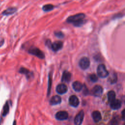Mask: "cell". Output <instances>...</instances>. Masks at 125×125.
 I'll return each instance as SVG.
<instances>
[{"mask_svg": "<svg viewBox=\"0 0 125 125\" xmlns=\"http://www.w3.org/2000/svg\"><path fill=\"white\" fill-rule=\"evenodd\" d=\"M85 15L83 13H79L69 17L67 22L73 24L74 26L79 27L84 25L85 23Z\"/></svg>", "mask_w": 125, "mask_h": 125, "instance_id": "obj_1", "label": "cell"}, {"mask_svg": "<svg viewBox=\"0 0 125 125\" xmlns=\"http://www.w3.org/2000/svg\"><path fill=\"white\" fill-rule=\"evenodd\" d=\"M28 52L30 54L33 55L41 59H43L45 58L44 53L38 48L35 47H32L30 48L28 50Z\"/></svg>", "mask_w": 125, "mask_h": 125, "instance_id": "obj_2", "label": "cell"}, {"mask_svg": "<svg viewBox=\"0 0 125 125\" xmlns=\"http://www.w3.org/2000/svg\"><path fill=\"white\" fill-rule=\"evenodd\" d=\"M97 73L98 75L101 78H106L109 74L105 66L103 64L98 66L97 67Z\"/></svg>", "mask_w": 125, "mask_h": 125, "instance_id": "obj_3", "label": "cell"}, {"mask_svg": "<svg viewBox=\"0 0 125 125\" xmlns=\"http://www.w3.org/2000/svg\"><path fill=\"white\" fill-rule=\"evenodd\" d=\"M79 65L82 69H86L90 66V61L87 57H83L80 60Z\"/></svg>", "mask_w": 125, "mask_h": 125, "instance_id": "obj_4", "label": "cell"}, {"mask_svg": "<svg viewBox=\"0 0 125 125\" xmlns=\"http://www.w3.org/2000/svg\"><path fill=\"white\" fill-rule=\"evenodd\" d=\"M63 47V43L62 42L60 41H57L54 42V43L51 44V45L50 48H51L53 51L56 52L61 50Z\"/></svg>", "mask_w": 125, "mask_h": 125, "instance_id": "obj_5", "label": "cell"}, {"mask_svg": "<svg viewBox=\"0 0 125 125\" xmlns=\"http://www.w3.org/2000/svg\"><path fill=\"white\" fill-rule=\"evenodd\" d=\"M68 113L66 111H60L56 113L55 115L56 118L59 121L67 120L68 118Z\"/></svg>", "mask_w": 125, "mask_h": 125, "instance_id": "obj_6", "label": "cell"}, {"mask_svg": "<svg viewBox=\"0 0 125 125\" xmlns=\"http://www.w3.org/2000/svg\"><path fill=\"white\" fill-rule=\"evenodd\" d=\"M84 117V112L83 110H81L79 112V113L76 116L74 119V124L76 125H81Z\"/></svg>", "mask_w": 125, "mask_h": 125, "instance_id": "obj_7", "label": "cell"}, {"mask_svg": "<svg viewBox=\"0 0 125 125\" xmlns=\"http://www.w3.org/2000/svg\"><path fill=\"white\" fill-rule=\"evenodd\" d=\"M68 90L67 86L64 84H60L57 86L56 92L59 94H64L67 92Z\"/></svg>", "mask_w": 125, "mask_h": 125, "instance_id": "obj_8", "label": "cell"}, {"mask_svg": "<svg viewBox=\"0 0 125 125\" xmlns=\"http://www.w3.org/2000/svg\"><path fill=\"white\" fill-rule=\"evenodd\" d=\"M103 88L100 86H95L92 90V94L95 96H100L103 93Z\"/></svg>", "mask_w": 125, "mask_h": 125, "instance_id": "obj_9", "label": "cell"}, {"mask_svg": "<svg viewBox=\"0 0 125 125\" xmlns=\"http://www.w3.org/2000/svg\"><path fill=\"white\" fill-rule=\"evenodd\" d=\"M69 103L70 105L73 107H77L79 105L80 102L78 97L75 95H71L69 98Z\"/></svg>", "mask_w": 125, "mask_h": 125, "instance_id": "obj_10", "label": "cell"}, {"mask_svg": "<svg viewBox=\"0 0 125 125\" xmlns=\"http://www.w3.org/2000/svg\"><path fill=\"white\" fill-rule=\"evenodd\" d=\"M71 78V74L67 71H65L62 75V82H66L68 83L70 82Z\"/></svg>", "mask_w": 125, "mask_h": 125, "instance_id": "obj_11", "label": "cell"}, {"mask_svg": "<svg viewBox=\"0 0 125 125\" xmlns=\"http://www.w3.org/2000/svg\"><path fill=\"white\" fill-rule=\"evenodd\" d=\"M62 102V98L58 95H55L53 96L50 100V104L52 106L58 105Z\"/></svg>", "mask_w": 125, "mask_h": 125, "instance_id": "obj_12", "label": "cell"}, {"mask_svg": "<svg viewBox=\"0 0 125 125\" xmlns=\"http://www.w3.org/2000/svg\"><path fill=\"white\" fill-rule=\"evenodd\" d=\"M110 107L113 109H118L121 107V102L119 100L115 99L110 103Z\"/></svg>", "mask_w": 125, "mask_h": 125, "instance_id": "obj_13", "label": "cell"}, {"mask_svg": "<svg viewBox=\"0 0 125 125\" xmlns=\"http://www.w3.org/2000/svg\"><path fill=\"white\" fill-rule=\"evenodd\" d=\"M83 87V86L82 84L79 81H75L72 84V88L73 90L77 92H80L82 90Z\"/></svg>", "mask_w": 125, "mask_h": 125, "instance_id": "obj_14", "label": "cell"}, {"mask_svg": "<svg viewBox=\"0 0 125 125\" xmlns=\"http://www.w3.org/2000/svg\"><path fill=\"white\" fill-rule=\"evenodd\" d=\"M92 117L94 121L96 123L99 122L102 118L101 114L98 111H94L92 113Z\"/></svg>", "mask_w": 125, "mask_h": 125, "instance_id": "obj_15", "label": "cell"}, {"mask_svg": "<svg viewBox=\"0 0 125 125\" xmlns=\"http://www.w3.org/2000/svg\"><path fill=\"white\" fill-rule=\"evenodd\" d=\"M19 72L21 74H25L27 78H29L31 76L33 75V73L31 72L29 70L24 67H21L19 70Z\"/></svg>", "mask_w": 125, "mask_h": 125, "instance_id": "obj_16", "label": "cell"}, {"mask_svg": "<svg viewBox=\"0 0 125 125\" xmlns=\"http://www.w3.org/2000/svg\"><path fill=\"white\" fill-rule=\"evenodd\" d=\"M17 9L15 8H10L5 10L2 13V14L5 16H8L15 13L17 11Z\"/></svg>", "mask_w": 125, "mask_h": 125, "instance_id": "obj_17", "label": "cell"}, {"mask_svg": "<svg viewBox=\"0 0 125 125\" xmlns=\"http://www.w3.org/2000/svg\"><path fill=\"white\" fill-rule=\"evenodd\" d=\"M115 93L114 92L111 91L108 92V101L110 103L111 102L113 101L115 99Z\"/></svg>", "mask_w": 125, "mask_h": 125, "instance_id": "obj_18", "label": "cell"}, {"mask_svg": "<svg viewBox=\"0 0 125 125\" xmlns=\"http://www.w3.org/2000/svg\"><path fill=\"white\" fill-rule=\"evenodd\" d=\"M54 8V6L51 4H48L44 5L42 8L43 11L45 12H49L53 10Z\"/></svg>", "mask_w": 125, "mask_h": 125, "instance_id": "obj_19", "label": "cell"}, {"mask_svg": "<svg viewBox=\"0 0 125 125\" xmlns=\"http://www.w3.org/2000/svg\"><path fill=\"white\" fill-rule=\"evenodd\" d=\"M9 106L8 104V103L7 102L3 108V116H6L9 112Z\"/></svg>", "mask_w": 125, "mask_h": 125, "instance_id": "obj_20", "label": "cell"}, {"mask_svg": "<svg viewBox=\"0 0 125 125\" xmlns=\"http://www.w3.org/2000/svg\"><path fill=\"white\" fill-rule=\"evenodd\" d=\"M117 80V76L116 74H113L112 75V76H111L109 79V81L110 82V83L111 84H113V83H115Z\"/></svg>", "mask_w": 125, "mask_h": 125, "instance_id": "obj_21", "label": "cell"}, {"mask_svg": "<svg viewBox=\"0 0 125 125\" xmlns=\"http://www.w3.org/2000/svg\"><path fill=\"white\" fill-rule=\"evenodd\" d=\"M51 84H52L51 77V75H49V87H48V95H50V93Z\"/></svg>", "mask_w": 125, "mask_h": 125, "instance_id": "obj_22", "label": "cell"}, {"mask_svg": "<svg viewBox=\"0 0 125 125\" xmlns=\"http://www.w3.org/2000/svg\"><path fill=\"white\" fill-rule=\"evenodd\" d=\"M91 80L93 82H95L98 80V77L95 74H92L90 76Z\"/></svg>", "mask_w": 125, "mask_h": 125, "instance_id": "obj_23", "label": "cell"}, {"mask_svg": "<svg viewBox=\"0 0 125 125\" xmlns=\"http://www.w3.org/2000/svg\"><path fill=\"white\" fill-rule=\"evenodd\" d=\"M55 35L59 38H63L64 37V34L61 31H56L54 33Z\"/></svg>", "mask_w": 125, "mask_h": 125, "instance_id": "obj_24", "label": "cell"}, {"mask_svg": "<svg viewBox=\"0 0 125 125\" xmlns=\"http://www.w3.org/2000/svg\"><path fill=\"white\" fill-rule=\"evenodd\" d=\"M122 118L123 120L125 121V109H124L122 112Z\"/></svg>", "mask_w": 125, "mask_h": 125, "instance_id": "obj_25", "label": "cell"}, {"mask_svg": "<svg viewBox=\"0 0 125 125\" xmlns=\"http://www.w3.org/2000/svg\"><path fill=\"white\" fill-rule=\"evenodd\" d=\"M4 43V40L3 38H0V47L2 46Z\"/></svg>", "mask_w": 125, "mask_h": 125, "instance_id": "obj_26", "label": "cell"}]
</instances>
